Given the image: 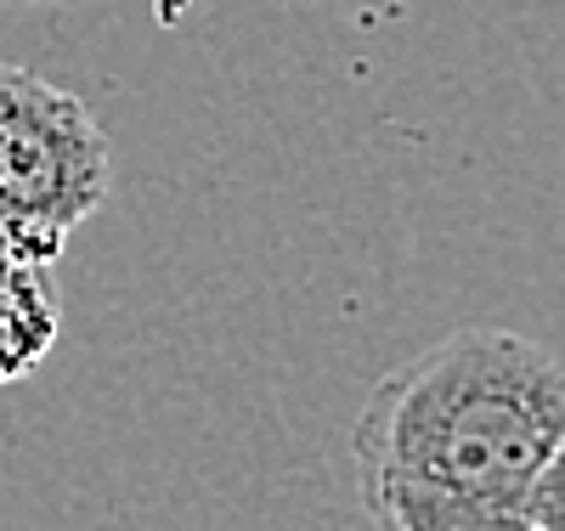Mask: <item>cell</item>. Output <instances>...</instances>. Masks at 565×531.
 Wrapping results in <instances>:
<instances>
[{
  "label": "cell",
  "instance_id": "obj_1",
  "mask_svg": "<svg viewBox=\"0 0 565 531\" xmlns=\"http://www.w3.org/2000/svg\"><path fill=\"white\" fill-rule=\"evenodd\" d=\"M565 429V357L514 328H458L367 391L351 424L373 531H537L532 492Z\"/></svg>",
  "mask_w": 565,
  "mask_h": 531
},
{
  "label": "cell",
  "instance_id": "obj_2",
  "mask_svg": "<svg viewBox=\"0 0 565 531\" xmlns=\"http://www.w3.org/2000/svg\"><path fill=\"white\" fill-rule=\"evenodd\" d=\"M114 153L68 91L0 68V244L57 261L68 226L108 199Z\"/></svg>",
  "mask_w": 565,
  "mask_h": 531
},
{
  "label": "cell",
  "instance_id": "obj_3",
  "mask_svg": "<svg viewBox=\"0 0 565 531\" xmlns=\"http://www.w3.org/2000/svg\"><path fill=\"white\" fill-rule=\"evenodd\" d=\"M532 525L537 531H565V429H559V442L537 475V492H532Z\"/></svg>",
  "mask_w": 565,
  "mask_h": 531
},
{
  "label": "cell",
  "instance_id": "obj_4",
  "mask_svg": "<svg viewBox=\"0 0 565 531\" xmlns=\"http://www.w3.org/2000/svg\"><path fill=\"white\" fill-rule=\"evenodd\" d=\"M0 7H63V0H0ZM186 0H164V18H175Z\"/></svg>",
  "mask_w": 565,
  "mask_h": 531
}]
</instances>
